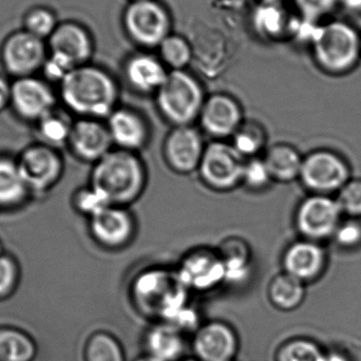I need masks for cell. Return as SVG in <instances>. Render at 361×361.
Segmentation results:
<instances>
[{"mask_svg": "<svg viewBox=\"0 0 361 361\" xmlns=\"http://www.w3.org/2000/svg\"><path fill=\"white\" fill-rule=\"evenodd\" d=\"M84 361H126L120 341L105 331L93 333L84 348Z\"/></svg>", "mask_w": 361, "mask_h": 361, "instance_id": "obj_32", "label": "cell"}, {"mask_svg": "<svg viewBox=\"0 0 361 361\" xmlns=\"http://www.w3.org/2000/svg\"><path fill=\"white\" fill-rule=\"evenodd\" d=\"M341 210L349 216L357 218L361 216V180L348 182L339 190L338 199Z\"/></svg>", "mask_w": 361, "mask_h": 361, "instance_id": "obj_40", "label": "cell"}, {"mask_svg": "<svg viewBox=\"0 0 361 361\" xmlns=\"http://www.w3.org/2000/svg\"><path fill=\"white\" fill-rule=\"evenodd\" d=\"M274 182L290 183L300 176L303 158L296 148L288 144H276L263 154Z\"/></svg>", "mask_w": 361, "mask_h": 361, "instance_id": "obj_26", "label": "cell"}, {"mask_svg": "<svg viewBox=\"0 0 361 361\" xmlns=\"http://www.w3.org/2000/svg\"><path fill=\"white\" fill-rule=\"evenodd\" d=\"M2 252H2V246H1V244H0V255H1Z\"/></svg>", "mask_w": 361, "mask_h": 361, "instance_id": "obj_48", "label": "cell"}, {"mask_svg": "<svg viewBox=\"0 0 361 361\" xmlns=\"http://www.w3.org/2000/svg\"><path fill=\"white\" fill-rule=\"evenodd\" d=\"M17 163L32 193L51 190L61 180L65 169L59 149L39 142L25 148Z\"/></svg>", "mask_w": 361, "mask_h": 361, "instance_id": "obj_11", "label": "cell"}, {"mask_svg": "<svg viewBox=\"0 0 361 361\" xmlns=\"http://www.w3.org/2000/svg\"><path fill=\"white\" fill-rule=\"evenodd\" d=\"M48 57L42 69V78L59 84L72 70L90 63L94 42L90 31L74 20L59 23L47 40Z\"/></svg>", "mask_w": 361, "mask_h": 361, "instance_id": "obj_4", "label": "cell"}, {"mask_svg": "<svg viewBox=\"0 0 361 361\" xmlns=\"http://www.w3.org/2000/svg\"><path fill=\"white\" fill-rule=\"evenodd\" d=\"M339 4L352 14H361V0H339Z\"/></svg>", "mask_w": 361, "mask_h": 361, "instance_id": "obj_43", "label": "cell"}, {"mask_svg": "<svg viewBox=\"0 0 361 361\" xmlns=\"http://www.w3.org/2000/svg\"><path fill=\"white\" fill-rule=\"evenodd\" d=\"M67 147L78 160L94 165L114 146L105 121L78 118L72 126Z\"/></svg>", "mask_w": 361, "mask_h": 361, "instance_id": "obj_19", "label": "cell"}, {"mask_svg": "<svg viewBox=\"0 0 361 361\" xmlns=\"http://www.w3.org/2000/svg\"><path fill=\"white\" fill-rule=\"evenodd\" d=\"M294 2L301 18L318 23L332 14L339 4V0H294Z\"/></svg>", "mask_w": 361, "mask_h": 361, "instance_id": "obj_39", "label": "cell"}, {"mask_svg": "<svg viewBox=\"0 0 361 361\" xmlns=\"http://www.w3.org/2000/svg\"><path fill=\"white\" fill-rule=\"evenodd\" d=\"M225 267V284L241 286L250 281L254 271L252 248L246 240L229 237L216 247Z\"/></svg>", "mask_w": 361, "mask_h": 361, "instance_id": "obj_23", "label": "cell"}, {"mask_svg": "<svg viewBox=\"0 0 361 361\" xmlns=\"http://www.w3.org/2000/svg\"><path fill=\"white\" fill-rule=\"evenodd\" d=\"M72 205L78 214L90 219L111 204L102 191L93 187L92 185H89L74 192L72 197Z\"/></svg>", "mask_w": 361, "mask_h": 361, "instance_id": "obj_36", "label": "cell"}, {"mask_svg": "<svg viewBox=\"0 0 361 361\" xmlns=\"http://www.w3.org/2000/svg\"><path fill=\"white\" fill-rule=\"evenodd\" d=\"M133 1H143V0H130V2Z\"/></svg>", "mask_w": 361, "mask_h": 361, "instance_id": "obj_49", "label": "cell"}, {"mask_svg": "<svg viewBox=\"0 0 361 361\" xmlns=\"http://www.w3.org/2000/svg\"><path fill=\"white\" fill-rule=\"evenodd\" d=\"M180 361H201L197 360V358H187V360H182Z\"/></svg>", "mask_w": 361, "mask_h": 361, "instance_id": "obj_47", "label": "cell"}, {"mask_svg": "<svg viewBox=\"0 0 361 361\" xmlns=\"http://www.w3.org/2000/svg\"><path fill=\"white\" fill-rule=\"evenodd\" d=\"M326 353L315 341L293 338L284 341L276 352V361H326Z\"/></svg>", "mask_w": 361, "mask_h": 361, "instance_id": "obj_34", "label": "cell"}, {"mask_svg": "<svg viewBox=\"0 0 361 361\" xmlns=\"http://www.w3.org/2000/svg\"><path fill=\"white\" fill-rule=\"evenodd\" d=\"M135 361H160L157 360V358L152 357V356L148 355V354H146V355L142 356V357L137 358Z\"/></svg>", "mask_w": 361, "mask_h": 361, "instance_id": "obj_45", "label": "cell"}, {"mask_svg": "<svg viewBox=\"0 0 361 361\" xmlns=\"http://www.w3.org/2000/svg\"><path fill=\"white\" fill-rule=\"evenodd\" d=\"M267 297L273 307L279 311H295L305 300V286L303 282L282 271L269 282Z\"/></svg>", "mask_w": 361, "mask_h": 361, "instance_id": "obj_28", "label": "cell"}, {"mask_svg": "<svg viewBox=\"0 0 361 361\" xmlns=\"http://www.w3.org/2000/svg\"><path fill=\"white\" fill-rule=\"evenodd\" d=\"M286 0H260V2H265V4H283Z\"/></svg>", "mask_w": 361, "mask_h": 361, "instance_id": "obj_46", "label": "cell"}, {"mask_svg": "<svg viewBox=\"0 0 361 361\" xmlns=\"http://www.w3.org/2000/svg\"><path fill=\"white\" fill-rule=\"evenodd\" d=\"M188 292L176 269L163 267L141 271L130 288L131 298L141 313L167 324L187 307Z\"/></svg>", "mask_w": 361, "mask_h": 361, "instance_id": "obj_3", "label": "cell"}, {"mask_svg": "<svg viewBox=\"0 0 361 361\" xmlns=\"http://www.w3.org/2000/svg\"><path fill=\"white\" fill-rule=\"evenodd\" d=\"M343 214L337 200L326 195H314L301 202L295 223L305 239L318 242L334 235Z\"/></svg>", "mask_w": 361, "mask_h": 361, "instance_id": "obj_16", "label": "cell"}, {"mask_svg": "<svg viewBox=\"0 0 361 361\" xmlns=\"http://www.w3.org/2000/svg\"><path fill=\"white\" fill-rule=\"evenodd\" d=\"M312 51L317 65L330 74H345L357 66L361 57V36L345 21L335 20L320 25Z\"/></svg>", "mask_w": 361, "mask_h": 361, "instance_id": "obj_6", "label": "cell"}, {"mask_svg": "<svg viewBox=\"0 0 361 361\" xmlns=\"http://www.w3.org/2000/svg\"><path fill=\"white\" fill-rule=\"evenodd\" d=\"M147 169L137 152L114 148L93 165L90 185L104 193L111 205L129 207L143 195Z\"/></svg>", "mask_w": 361, "mask_h": 361, "instance_id": "obj_2", "label": "cell"}, {"mask_svg": "<svg viewBox=\"0 0 361 361\" xmlns=\"http://www.w3.org/2000/svg\"><path fill=\"white\" fill-rule=\"evenodd\" d=\"M326 252L318 242L303 239L290 244L282 256L283 271L299 281H313L324 271Z\"/></svg>", "mask_w": 361, "mask_h": 361, "instance_id": "obj_21", "label": "cell"}, {"mask_svg": "<svg viewBox=\"0 0 361 361\" xmlns=\"http://www.w3.org/2000/svg\"><path fill=\"white\" fill-rule=\"evenodd\" d=\"M326 361H351L347 355L338 351H332L326 353Z\"/></svg>", "mask_w": 361, "mask_h": 361, "instance_id": "obj_44", "label": "cell"}, {"mask_svg": "<svg viewBox=\"0 0 361 361\" xmlns=\"http://www.w3.org/2000/svg\"><path fill=\"white\" fill-rule=\"evenodd\" d=\"M169 70L158 55L137 53L124 65V76L128 86L141 94H156L164 84Z\"/></svg>", "mask_w": 361, "mask_h": 361, "instance_id": "obj_22", "label": "cell"}, {"mask_svg": "<svg viewBox=\"0 0 361 361\" xmlns=\"http://www.w3.org/2000/svg\"><path fill=\"white\" fill-rule=\"evenodd\" d=\"M159 55L169 71L186 70L192 59V49L186 38L171 33L158 47Z\"/></svg>", "mask_w": 361, "mask_h": 361, "instance_id": "obj_33", "label": "cell"}, {"mask_svg": "<svg viewBox=\"0 0 361 361\" xmlns=\"http://www.w3.org/2000/svg\"><path fill=\"white\" fill-rule=\"evenodd\" d=\"M21 271L18 261L12 255H0V301L12 297L20 283Z\"/></svg>", "mask_w": 361, "mask_h": 361, "instance_id": "obj_38", "label": "cell"}, {"mask_svg": "<svg viewBox=\"0 0 361 361\" xmlns=\"http://www.w3.org/2000/svg\"><path fill=\"white\" fill-rule=\"evenodd\" d=\"M73 123L71 118L59 110H53L44 118L36 123L39 143L59 149L68 146Z\"/></svg>", "mask_w": 361, "mask_h": 361, "instance_id": "obj_31", "label": "cell"}, {"mask_svg": "<svg viewBox=\"0 0 361 361\" xmlns=\"http://www.w3.org/2000/svg\"><path fill=\"white\" fill-rule=\"evenodd\" d=\"M63 106L80 118L105 121L118 108L120 90L114 76L87 63L72 70L59 85Z\"/></svg>", "mask_w": 361, "mask_h": 361, "instance_id": "obj_1", "label": "cell"}, {"mask_svg": "<svg viewBox=\"0 0 361 361\" xmlns=\"http://www.w3.org/2000/svg\"><path fill=\"white\" fill-rule=\"evenodd\" d=\"M207 144L195 125L173 127L163 141V159L169 169L180 176L197 173Z\"/></svg>", "mask_w": 361, "mask_h": 361, "instance_id": "obj_13", "label": "cell"}, {"mask_svg": "<svg viewBox=\"0 0 361 361\" xmlns=\"http://www.w3.org/2000/svg\"><path fill=\"white\" fill-rule=\"evenodd\" d=\"M88 220L91 238L106 250H123L137 235L135 214L125 206H108Z\"/></svg>", "mask_w": 361, "mask_h": 361, "instance_id": "obj_14", "label": "cell"}, {"mask_svg": "<svg viewBox=\"0 0 361 361\" xmlns=\"http://www.w3.org/2000/svg\"><path fill=\"white\" fill-rule=\"evenodd\" d=\"M299 179L315 195H326L347 184L349 169L334 152L319 150L303 158Z\"/></svg>", "mask_w": 361, "mask_h": 361, "instance_id": "obj_17", "label": "cell"}, {"mask_svg": "<svg viewBox=\"0 0 361 361\" xmlns=\"http://www.w3.org/2000/svg\"><path fill=\"white\" fill-rule=\"evenodd\" d=\"M252 25L260 37L274 40L290 33L293 23L283 4L260 2L252 13Z\"/></svg>", "mask_w": 361, "mask_h": 361, "instance_id": "obj_27", "label": "cell"}, {"mask_svg": "<svg viewBox=\"0 0 361 361\" xmlns=\"http://www.w3.org/2000/svg\"><path fill=\"white\" fill-rule=\"evenodd\" d=\"M59 25L56 13L46 6H35L25 12L23 29L42 40H48Z\"/></svg>", "mask_w": 361, "mask_h": 361, "instance_id": "obj_35", "label": "cell"}, {"mask_svg": "<svg viewBox=\"0 0 361 361\" xmlns=\"http://www.w3.org/2000/svg\"><path fill=\"white\" fill-rule=\"evenodd\" d=\"M273 182L262 156L245 160L242 173V185L248 190L254 192L267 190Z\"/></svg>", "mask_w": 361, "mask_h": 361, "instance_id": "obj_37", "label": "cell"}, {"mask_svg": "<svg viewBox=\"0 0 361 361\" xmlns=\"http://www.w3.org/2000/svg\"><path fill=\"white\" fill-rule=\"evenodd\" d=\"M31 193L21 175L17 159L0 156V209L20 207Z\"/></svg>", "mask_w": 361, "mask_h": 361, "instance_id": "obj_24", "label": "cell"}, {"mask_svg": "<svg viewBox=\"0 0 361 361\" xmlns=\"http://www.w3.org/2000/svg\"><path fill=\"white\" fill-rule=\"evenodd\" d=\"M11 88H12V82L0 74V114L10 106Z\"/></svg>", "mask_w": 361, "mask_h": 361, "instance_id": "obj_42", "label": "cell"}, {"mask_svg": "<svg viewBox=\"0 0 361 361\" xmlns=\"http://www.w3.org/2000/svg\"><path fill=\"white\" fill-rule=\"evenodd\" d=\"M335 241L345 248H353L361 242V224L356 220L341 222L334 235Z\"/></svg>", "mask_w": 361, "mask_h": 361, "instance_id": "obj_41", "label": "cell"}, {"mask_svg": "<svg viewBox=\"0 0 361 361\" xmlns=\"http://www.w3.org/2000/svg\"><path fill=\"white\" fill-rule=\"evenodd\" d=\"M178 276L189 292L208 293L225 284V267L216 248H192L180 258Z\"/></svg>", "mask_w": 361, "mask_h": 361, "instance_id": "obj_10", "label": "cell"}, {"mask_svg": "<svg viewBox=\"0 0 361 361\" xmlns=\"http://www.w3.org/2000/svg\"><path fill=\"white\" fill-rule=\"evenodd\" d=\"M154 97L160 116L171 126L178 127L197 122L207 97L193 74L187 70H177L169 71Z\"/></svg>", "mask_w": 361, "mask_h": 361, "instance_id": "obj_5", "label": "cell"}, {"mask_svg": "<svg viewBox=\"0 0 361 361\" xmlns=\"http://www.w3.org/2000/svg\"><path fill=\"white\" fill-rule=\"evenodd\" d=\"M48 53L46 40L20 29L8 34L2 42L0 61L6 73L16 80L42 71Z\"/></svg>", "mask_w": 361, "mask_h": 361, "instance_id": "obj_9", "label": "cell"}, {"mask_svg": "<svg viewBox=\"0 0 361 361\" xmlns=\"http://www.w3.org/2000/svg\"><path fill=\"white\" fill-rule=\"evenodd\" d=\"M245 159L227 141H210L206 145L197 173L201 182L216 192H229L242 185Z\"/></svg>", "mask_w": 361, "mask_h": 361, "instance_id": "obj_8", "label": "cell"}, {"mask_svg": "<svg viewBox=\"0 0 361 361\" xmlns=\"http://www.w3.org/2000/svg\"><path fill=\"white\" fill-rule=\"evenodd\" d=\"M37 353V343L29 333L0 326V361H34Z\"/></svg>", "mask_w": 361, "mask_h": 361, "instance_id": "obj_29", "label": "cell"}, {"mask_svg": "<svg viewBox=\"0 0 361 361\" xmlns=\"http://www.w3.org/2000/svg\"><path fill=\"white\" fill-rule=\"evenodd\" d=\"M57 94L52 84L37 76L13 80L10 106L21 120L38 123L56 109Z\"/></svg>", "mask_w": 361, "mask_h": 361, "instance_id": "obj_12", "label": "cell"}, {"mask_svg": "<svg viewBox=\"0 0 361 361\" xmlns=\"http://www.w3.org/2000/svg\"><path fill=\"white\" fill-rule=\"evenodd\" d=\"M105 122L114 148L139 154L149 143L152 135L149 122L133 108H116Z\"/></svg>", "mask_w": 361, "mask_h": 361, "instance_id": "obj_20", "label": "cell"}, {"mask_svg": "<svg viewBox=\"0 0 361 361\" xmlns=\"http://www.w3.org/2000/svg\"><path fill=\"white\" fill-rule=\"evenodd\" d=\"M123 27L127 36L144 49L158 48L171 34V13L158 0L133 1L123 13Z\"/></svg>", "mask_w": 361, "mask_h": 361, "instance_id": "obj_7", "label": "cell"}, {"mask_svg": "<svg viewBox=\"0 0 361 361\" xmlns=\"http://www.w3.org/2000/svg\"><path fill=\"white\" fill-rule=\"evenodd\" d=\"M229 143L245 160L263 156L267 148V129L258 121L245 118Z\"/></svg>", "mask_w": 361, "mask_h": 361, "instance_id": "obj_30", "label": "cell"}, {"mask_svg": "<svg viewBox=\"0 0 361 361\" xmlns=\"http://www.w3.org/2000/svg\"><path fill=\"white\" fill-rule=\"evenodd\" d=\"M192 350L201 361H233L239 352V338L231 324L212 320L195 331Z\"/></svg>", "mask_w": 361, "mask_h": 361, "instance_id": "obj_18", "label": "cell"}, {"mask_svg": "<svg viewBox=\"0 0 361 361\" xmlns=\"http://www.w3.org/2000/svg\"><path fill=\"white\" fill-rule=\"evenodd\" d=\"M245 121L243 108L235 97L218 92L208 95L200 114V130L212 141H227Z\"/></svg>", "mask_w": 361, "mask_h": 361, "instance_id": "obj_15", "label": "cell"}, {"mask_svg": "<svg viewBox=\"0 0 361 361\" xmlns=\"http://www.w3.org/2000/svg\"><path fill=\"white\" fill-rule=\"evenodd\" d=\"M145 345L148 355L160 361L182 360L185 351L182 331L167 322L157 324L148 331Z\"/></svg>", "mask_w": 361, "mask_h": 361, "instance_id": "obj_25", "label": "cell"}]
</instances>
